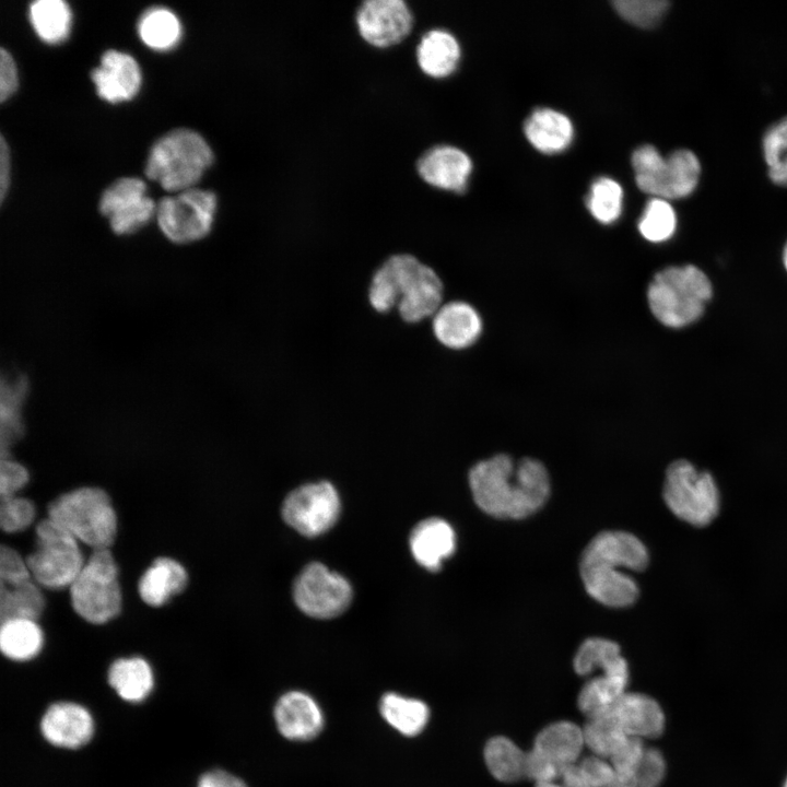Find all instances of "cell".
Masks as SVG:
<instances>
[{
  "instance_id": "1",
  "label": "cell",
  "mask_w": 787,
  "mask_h": 787,
  "mask_svg": "<svg viewBox=\"0 0 787 787\" xmlns=\"http://www.w3.org/2000/svg\"><path fill=\"white\" fill-rule=\"evenodd\" d=\"M475 504L496 518L520 519L540 509L550 494V479L542 462L522 458L515 462L500 454L475 463L469 472Z\"/></svg>"
},
{
  "instance_id": "2",
  "label": "cell",
  "mask_w": 787,
  "mask_h": 787,
  "mask_svg": "<svg viewBox=\"0 0 787 787\" xmlns=\"http://www.w3.org/2000/svg\"><path fill=\"white\" fill-rule=\"evenodd\" d=\"M648 551L634 535L621 530L602 531L584 549L579 573L586 591L598 602L624 608L638 597V586L622 569L643 571Z\"/></svg>"
},
{
  "instance_id": "3",
  "label": "cell",
  "mask_w": 787,
  "mask_h": 787,
  "mask_svg": "<svg viewBox=\"0 0 787 787\" xmlns=\"http://www.w3.org/2000/svg\"><path fill=\"white\" fill-rule=\"evenodd\" d=\"M713 296L707 274L694 265L670 266L657 272L647 290L650 312L670 328L689 326L704 314Z\"/></svg>"
},
{
  "instance_id": "4",
  "label": "cell",
  "mask_w": 787,
  "mask_h": 787,
  "mask_svg": "<svg viewBox=\"0 0 787 787\" xmlns=\"http://www.w3.org/2000/svg\"><path fill=\"white\" fill-rule=\"evenodd\" d=\"M213 158L210 145L198 132L179 128L152 145L144 172L164 190L180 192L193 188Z\"/></svg>"
},
{
  "instance_id": "5",
  "label": "cell",
  "mask_w": 787,
  "mask_h": 787,
  "mask_svg": "<svg viewBox=\"0 0 787 787\" xmlns=\"http://www.w3.org/2000/svg\"><path fill=\"white\" fill-rule=\"evenodd\" d=\"M48 518L94 550L108 549L117 533L110 497L98 488L84 486L61 494L49 504Z\"/></svg>"
},
{
  "instance_id": "6",
  "label": "cell",
  "mask_w": 787,
  "mask_h": 787,
  "mask_svg": "<svg viewBox=\"0 0 787 787\" xmlns=\"http://www.w3.org/2000/svg\"><path fill=\"white\" fill-rule=\"evenodd\" d=\"M637 187L651 197L679 200L690 197L702 175L698 156L689 149H678L667 156L650 144L638 146L632 154Z\"/></svg>"
},
{
  "instance_id": "7",
  "label": "cell",
  "mask_w": 787,
  "mask_h": 787,
  "mask_svg": "<svg viewBox=\"0 0 787 787\" xmlns=\"http://www.w3.org/2000/svg\"><path fill=\"white\" fill-rule=\"evenodd\" d=\"M69 588L73 610L89 623L104 624L121 610L118 567L109 549L94 550Z\"/></svg>"
},
{
  "instance_id": "8",
  "label": "cell",
  "mask_w": 787,
  "mask_h": 787,
  "mask_svg": "<svg viewBox=\"0 0 787 787\" xmlns=\"http://www.w3.org/2000/svg\"><path fill=\"white\" fill-rule=\"evenodd\" d=\"M33 580L40 587H70L84 566L79 541L50 518L36 526L34 551L25 559Z\"/></svg>"
},
{
  "instance_id": "9",
  "label": "cell",
  "mask_w": 787,
  "mask_h": 787,
  "mask_svg": "<svg viewBox=\"0 0 787 787\" xmlns=\"http://www.w3.org/2000/svg\"><path fill=\"white\" fill-rule=\"evenodd\" d=\"M663 501L678 518L697 527L712 522L719 509V493L712 474L683 459L667 469Z\"/></svg>"
},
{
  "instance_id": "10",
  "label": "cell",
  "mask_w": 787,
  "mask_h": 787,
  "mask_svg": "<svg viewBox=\"0 0 787 787\" xmlns=\"http://www.w3.org/2000/svg\"><path fill=\"white\" fill-rule=\"evenodd\" d=\"M383 265L397 289L400 317L415 324L434 316L443 299V283L437 273L410 254L390 256Z\"/></svg>"
},
{
  "instance_id": "11",
  "label": "cell",
  "mask_w": 787,
  "mask_h": 787,
  "mask_svg": "<svg viewBox=\"0 0 787 787\" xmlns=\"http://www.w3.org/2000/svg\"><path fill=\"white\" fill-rule=\"evenodd\" d=\"M216 203L214 192L198 188L165 197L156 205L158 227L174 244L198 242L212 228Z\"/></svg>"
},
{
  "instance_id": "12",
  "label": "cell",
  "mask_w": 787,
  "mask_h": 787,
  "mask_svg": "<svg viewBox=\"0 0 787 787\" xmlns=\"http://www.w3.org/2000/svg\"><path fill=\"white\" fill-rule=\"evenodd\" d=\"M293 598L301 611L316 619H331L346 610L352 599L349 582L321 563H310L293 586Z\"/></svg>"
},
{
  "instance_id": "13",
  "label": "cell",
  "mask_w": 787,
  "mask_h": 787,
  "mask_svg": "<svg viewBox=\"0 0 787 787\" xmlns=\"http://www.w3.org/2000/svg\"><path fill=\"white\" fill-rule=\"evenodd\" d=\"M339 514V495L332 484L324 481L295 489L282 504L285 522L307 537L326 532L334 525Z\"/></svg>"
},
{
  "instance_id": "14",
  "label": "cell",
  "mask_w": 787,
  "mask_h": 787,
  "mask_svg": "<svg viewBox=\"0 0 787 787\" xmlns=\"http://www.w3.org/2000/svg\"><path fill=\"white\" fill-rule=\"evenodd\" d=\"M145 191L144 181L136 177L119 178L105 189L98 207L115 234H132L156 213V204Z\"/></svg>"
},
{
  "instance_id": "15",
  "label": "cell",
  "mask_w": 787,
  "mask_h": 787,
  "mask_svg": "<svg viewBox=\"0 0 787 787\" xmlns=\"http://www.w3.org/2000/svg\"><path fill=\"white\" fill-rule=\"evenodd\" d=\"M355 21L365 42L386 48L408 36L413 16L402 0H367L360 5Z\"/></svg>"
},
{
  "instance_id": "16",
  "label": "cell",
  "mask_w": 787,
  "mask_h": 787,
  "mask_svg": "<svg viewBox=\"0 0 787 787\" xmlns=\"http://www.w3.org/2000/svg\"><path fill=\"white\" fill-rule=\"evenodd\" d=\"M279 732L291 741H309L322 730L325 718L317 701L308 693L293 690L282 694L273 708Z\"/></svg>"
},
{
  "instance_id": "17",
  "label": "cell",
  "mask_w": 787,
  "mask_h": 787,
  "mask_svg": "<svg viewBox=\"0 0 787 787\" xmlns=\"http://www.w3.org/2000/svg\"><path fill=\"white\" fill-rule=\"evenodd\" d=\"M39 727L47 742L63 749L81 748L94 733L91 713L73 702L51 704L44 713Z\"/></svg>"
},
{
  "instance_id": "18",
  "label": "cell",
  "mask_w": 787,
  "mask_h": 787,
  "mask_svg": "<svg viewBox=\"0 0 787 787\" xmlns=\"http://www.w3.org/2000/svg\"><path fill=\"white\" fill-rule=\"evenodd\" d=\"M91 78L98 96L113 104L130 101L141 86L138 62L130 55L117 50L103 54L101 64L93 69Z\"/></svg>"
},
{
  "instance_id": "19",
  "label": "cell",
  "mask_w": 787,
  "mask_h": 787,
  "mask_svg": "<svg viewBox=\"0 0 787 787\" xmlns=\"http://www.w3.org/2000/svg\"><path fill=\"white\" fill-rule=\"evenodd\" d=\"M421 178L431 186L450 191H463L472 171L470 157L451 145H436L418 161Z\"/></svg>"
},
{
  "instance_id": "20",
  "label": "cell",
  "mask_w": 787,
  "mask_h": 787,
  "mask_svg": "<svg viewBox=\"0 0 787 787\" xmlns=\"http://www.w3.org/2000/svg\"><path fill=\"white\" fill-rule=\"evenodd\" d=\"M432 330L443 345L460 350L477 341L482 331V320L468 303L449 302L434 314Z\"/></svg>"
},
{
  "instance_id": "21",
  "label": "cell",
  "mask_w": 787,
  "mask_h": 787,
  "mask_svg": "<svg viewBox=\"0 0 787 787\" xmlns=\"http://www.w3.org/2000/svg\"><path fill=\"white\" fill-rule=\"evenodd\" d=\"M410 549L420 565L428 571H438L442 562L456 549L455 531L442 518L424 519L411 532Z\"/></svg>"
},
{
  "instance_id": "22",
  "label": "cell",
  "mask_w": 787,
  "mask_h": 787,
  "mask_svg": "<svg viewBox=\"0 0 787 787\" xmlns=\"http://www.w3.org/2000/svg\"><path fill=\"white\" fill-rule=\"evenodd\" d=\"M612 710L630 737L653 739L665 729L666 718L661 706L646 694L625 692Z\"/></svg>"
},
{
  "instance_id": "23",
  "label": "cell",
  "mask_w": 787,
  "mask_h": 787,
  "mask_svg": "<svg viewBox=\"0 0 787 787\" xmlns=\"http://www.w3.org/2000/svg\"><path fill=\"white\" fill-rule=\"evenodd\" d=\"M0 392L1 458H5L11 457V447L23 435V410L28 393L26 376L20 373L4 375Z\"/></svg>"
},
{
  "instance_id": "24",
  "label": "cell",
  "mask_w": 787,
  "mask_h": 787,
  "mask_svg": "<svg viewBox=\"0 0 787 787\" xmlns=\"http://www.w3.org/2000/svg\"><path fill=\"white\" fill-rule=\"evenodd\" d=\"M185 567L171 557H158L140 577L138 591L141 599L151 607H161L171 597L180 594L187 586Z\"/></svg>"
},
{
  "instance_id": "25",
  "label": "cell",
  "mask_w": 787,
  "mask_h": 787,
  "mask_svg": "<svg viewBox=\"0 0 787 787\" xmlns=\"http://www.w3.org/2000/svg\"><path fill=\"white\" fill-rule=\"evenodd\" d=\"M524 131L528 141L545 154L565 150L574 136L569 118L551 108H538L532 111L525 122Z\"/></svg>"
},
{
  "instance_id": "26",
  "label": "cell",
  "mask_w": 787,
  "mask_h": 787,
  "mask_svg": "<svg viewBox=\"0 0 787 787\" xmlns=\"http://www.w3.org/2000/svg\"><path fill=\"white\" fill-rule=\"evenodd\" d=\"M459 59V43L454 35L444 30L428 31L416 47L419 67L432 78H445L453 73Z\"/></svg>"
},
{
  "instance_id": "27",
  "label": "cell",
  "mask_w": 787,
  "mask_h": 787,
  "mask_svg": "<svg viewBox=\"0 0 787 787\" xmlns=\"http://www.w3.org/2000/svg\"><path fill=\"white\" fill-rule=\"evenodd\" d=\"M573 666L580 676H588L600 669L604 676L629 680L627 662L621 656L620 646L610 639H586L579 646Z\"/></svg>"
},
{
  "instance_id": "28",
  "label": "cell",
  "mask_w": 787,
  "mask_h": 787,
  "mask_svg": "<svg viewBox=\"0 0 787 787\" xmlns=\"http://www.w3.org/2000/svg\"><path fill=\"white\" fill-rule=\"evenodd\" d=\"M107 679L117 695L130 703L145 700L154 685L152 668L141 657L115 660L109 667Z\"/></svg>"
},
{
  "instance_id": "29",
  "label": "cell",
  "mask_w": 787,
  "mask_h": 787,
  "mask_svg": "<svg viewBox=\"0 0 787 787\" xmlns=\"http://www.w3.org/2000/svg\"><path fill=\"white\" fill-rule=\"evenodd\" d=\"M584 745L583 728L574 723L562 720L543 728L535 739L533 749L562 767L576 764Z\"/></svg>"
},
{
  "instance_id": "30",
  "label": "cell",
  "mask_w": 787,
  "mask_h": 787,
  "mask_svg": "<svg viewBox=\"0 0 787 787\" xmlns=\"http://www.w3.org/2000/svg\"><path fill=\"white\" fill-rule=\"evenodd\" d=\"M379 712L389 726L407 737L421 733L430 719V708L426 703L395 692L381 696Z\"/></svg>"
},
{
  "instance_id": "31",
  "label": "cell",
  "mask_w": 787,
  "mask_h": 787,
  "mask_svg": "<svg viewBox=\"0 0 787 787\" xmlns=\"http://www.w3.org/2000/svg\"><path fill=\"white\" fill-rule=\"evenodd\" d=\"M43 645L44 633L36 621L14 619L1 623L0 648L7 658L14 661L33 659Z\"/></svg>"
},
{
  "instance_id": "32",
  "label": "cell",
  "mask_w": 787,
  "mask_h": 787,
  "mask_svg": "<svg viewBox=\"0 0 787 787\" xmlns=\"http://www.w3.org/2000/svg\"><path fill=\"white\" fill-rule=\"evenodd\" d=\"M71 19V10L62 0H37L30 7L33 28L48 44H58L68 37Z\"/></svg>"
},
{
  "instance_id": "33",
  "label": "cell",
  "mask_w": 787,
  "mask_h": 787,
  "mask_svg": "<svg viewBox=\"0 0 787 787\" xmlns=\"http://www.w3.org/2000/svg\"><path fill=\"white\" fill-rule=\"evenodd\" d=\"M138 32L141 40L154 50H169L181 37L178 17L168 9L151 8L140 17Z\"/></svg>"
},
{
  "instance_id": "34",
  "label": "cell",
  "mask_w": 787,
  "mask_h": 787,
  "mask_svg": "<svg viewBox=\"0 0 787 787\" xmlns=\"http://www.w3.org/2000/svg\"><path fill=\"white\" fill-rule=\"evenodd\" d=\"M33 579L14 587L0 586V621L22 619L37 621L45 607V599Z\"/></svg>"
},
{
  "instance_id": "35",
  "label": "cell",
  "mask_w": 787,
  "mask_h": 787,
  "mask_svg": "<svg viewBox=\"0 0 787 787\" xmlns=\"http://www.w3.org/2000/svg\"><path fill=\"white\" fill-rule=\"evenodd\" d=\"M484 761L494 778L503 783H513L525 776L526 753L512 740L497 736L491 738L484 747Z\"/></svg>"
},
{
  "instance_id": "36",
  "label": "cell",
  "mask_w": 787,
  "mask_h": 787,
  "mask_svg": "<svg viewBox=\"0 0 787 787\" xmlns=\"http://www.w3.org/2000/svg\"><path fill=\"white\" fill-rule=\"evenodd\" d=\"M627 682L629 680L604 674L590 679L582 688L577 697L580 712L587 718L610 712L626 692Z\"/></svg>"
},
{
  "instance_id": "37",
  "label": "cell",
  "mask_w": 787,
  "mask_h": 787,
  "mask_svg": "<svg viewBox=\"0 0 787 787\" xmlns=\"http://www.w3.org/2000/svg\"><path fill=\"white\" fill-rule=\"evenodd\" d=\"M583 735L585 745L601 757H611L630 737L612 709L588 718Z\"/></svg>"
},
{
  "instance_id": "38",
  "label": "cell",
  "mask_w": 787,
  "mask_h": 787,
  "mask_svg": "<svg viewBox=\"0 0 787 787\" xmlns=\"http://www.w3.org/2000/svg\"><path fill=\"white\" fill-rule=\"evenodd\" d=\"M678 226L677 212L669 200L651 197L638 221L641 235L651 243L670 239Z\"/></svg>"
},
{
  "instance_id": "39",
  "label": "cell",
  "mask_w": 787,
  "mask_h": 787,
  "mask_svg": "<svg viewBox=\"0 0 787 787\" xmlns=\"http://www.w3.org/2000/svg\"><path fill=\"white\" fill-rule=\"evenodd\" d=\"M762 152L772 183L787 188V116L766 129L762 137Z\"/></svg>"
},
{
  "instance_id": "40",
  "label": "cell",
  "mask_w": 787,
  "mask_h": 787,
  "mask_svg": "<svg viewBox=\"0 0 787 787\" xmlns=\"http://www.w3.org/2000/svg\"><path fill=\"white\" fill-rule=\"evenodd\" d=\"M586 204L597 221L602 224L613 223L622 212V187L612 178L600 177L592 183Z\"/></svg>"
},
{
  "instance_id": "41",
  "label": "cell",
  "mask_w": 787,
  "mask_h": 787,
  "mask_svg": "<svg viewBox=\"0 0 787 787\" xmlns=\"http://www.w3.org/2000/svg\"><path fill=\"white\" fill-rule=\"evenodd\" d=\"M618 14L629 23L650 28L658 25L669 10L666 0H616L612 2Z\"/></svg>"
},
{
  "instance_id": "42",
  "label": "cell",
  "mask_w": 787,
  "mask_h": 787,
  "mask_svg": "<svg viewBox=\"0 0 787 787\" xmlns=\"http://www.w3.org/2000/svg\"><path fill=\"white\" fill-rule=\"evenodd\" d=\"M35 514V506L27 498L12 496L1 500L0 525L8 533L26 529L34 521Z\"/></svg>"
},
{
  "instance_id": "43",
  "label": "cell",
  "mask_w": 787,
  "mask_h": 787,
  "mask_svg": "<svg viewBox=\"0 0 787 787\" xmlns=\"http://www.w3.org/2000/svg\"><path fill=\"white\" fill-rule=\"evenodd\" d=\"M368 302L378 313H387L397 307L399 295L392 278L381 265L373 274L368 287Z\"/></svg>"
},
{
  "instance_id": "44",
  "label": "cell",
  "mask_w": 787,
  "mask_h": 787,
  "mask_svg": "<svg viewBox=\"0 0 787 787\" xmlns=\"http://www.w3.org/2000/svg\"><path fill=\"white\" fill-rule=\"evenodd\" d=\"M32 579L26 560L11 547L2 545L0 550V586L14 587Z\"/></svg>"
},
{
  "instance_id": "45",
  "label": "cell",
  "mask_w": 787,
  "mask_h": 787,
  "mask_svg": "<svg viewBox=\"0 0 787 787\" xmlns=\"http://www.w3.org/2000/svg\"><path fill=\"white\" fill-rule=\"evenodd\" d=\"M638 787H659L666 775V761L655 748H646L636 770Z\"/></svg>"
},
{
  "instance_id": "46",
  "label": "cell",
  "mask_w": 787,
  "mask_h": 787,
  "mask_svg": "<svg viewBox=\"0 0 787 787\" xmlns=\"http://www.w3.org/2000/svg\"><path fill=\"white\" fill-rule=\"evenodd\" d=\"M646 747L642 739L629 737L610 757L616 776H634Z\"/></svg>"
},
{
  "instance_id": "47",
  "label": "cell",
  "mask_w": 787,
  "mask_h": 787,
  "mask_svg": "<svg viewBox=\"0 0 787 787\" xmlns=\"http://www.w3.org/2000/svg\"><path fill=\"white\" fill-rule=\"evenodd\" d=\"M27 469L11 457L1 458L0 463V497L8 498L23 489L28 482Z\"/></svg>"
},
{
  "instance_id": "48",
  "label": "cell",
  "mask_w": 787,
  "mask_h": 787,
  "mask_svg": "<svg viewBox=\"0 0 787 787\" xmlns=\"http://www.w3.org/2000/svg\"><path fill=\"white\" fill-rule=\"evenodd\" d=\"M578 766L590 787H612L615 780V771L604 757L588 756Z\"/></svg>"
},
{
  "instance_id": "49",
  "label": "cell",
  "mask_w": 787,
  "mask_h": 787,
  "mask_svg": "<svg viewBox=\"0 0 787 787\" xmlns=\"http://www.w3.org/2000/svg\"><path fill=\"white\" fill-rule=\"evenodd\" d=\"M561 766L536 749L526 753L525 776L537 783L555 780Z\"/></svg>"
},
{
  "instance_id": "50",
  "label": "cell",
  "mask_w": 787,
  "mask_h": 787,
  "mask_svg": "<svg viewBox=\"0 0 787 787\" xmlns=\"http://www.w3.org/2000/svg\"><path fill=\"white\" fill-rule=\"evenodd\" d=\"M17 87V70L9 51L0 50V101L8 99Z\"/></svg>"
},
{
  "instance_id": "51",
  "label": "cell",
  "mask_w": 787,
  "mask_h": 787,
  "mask_svg": "<svg viewBox=\"0 0 787 787\" xmlns=\"http://www.w3.org/2000/svg\"><path fill=\"white\" fill-rule=\"evenodd\" d=\"M197 787H247L244 780L223 771L213 770L204 773L198 780Z\"/></svg>"
},
{
  "instance_id": "52",
  "label": "cell",
  "mask_w": 787,
  "mask_h": 787,
  "mask_svg": "<svg viewBox=\"0 0 787 787\" xmlns=\"http://www.w3.org/2000/svg\"><path fill=\"white\" fill-rule=\"evenodd\" d=\"M10 183V151L3 136L0 138V202L2 203Z\"/></svg>"
},
{
  "instance_id": "53",
  "label": "cell",
  "mask_w": 787,
  "mask_h": 787,
  "mask_svg": "<svg viewBox=\"0 0 787 787\" xmlns=\"http://www.w3.org/2000/svg\"><path fill=\"white\" fill-rule=\"evenodd\" d=\"M559 778L564 787H590L577 764L562 766Z\"/></svg>"
},
{
  "instance_id": "54",
  "label": "cell",
  "mask_w": 787,
  "mask_h": 787,
  "mask_svg": "<svg viewBox=\"0 0 787 787\" xmlns=\"http://www.w3.org/2000/svg\"><path fill=\"white\" fill-rule=\"evenodd\" d=\"M536 787H564V786L562 784L555 783V780H551V782L537 783Z\"/></svg>"
},
{
  "instance_id": "55",
  "label": "cell",
  "mask_w": 787,
  "mask_h": 787,
  "mask_svg": "<svg viewBox=\"0 0 787 787\" xmlns=\"http://www.w3.org/2000/svg\"><path fill=\"white\" fill-rule=\"evenodd\" d=\"M782 259H783V265L785 267V270L787 271V242L783 248Z\"/></svg>"
},
{
  "instance_id": "56",
  "label": "cell",
  "mask_w": 787,
  "mask_h": 787,
  "mask_svg": "<svg viewBox=\"0 0 787 787\" xmlns=\"http://www.w3.org/2000/svg\"><path fill=\"white\" fill-rule=\"evenodd\" d=\"M783 787H787V776H786V778H785V782H784V784H783Z\"/></svg>"
}]
</instances>
